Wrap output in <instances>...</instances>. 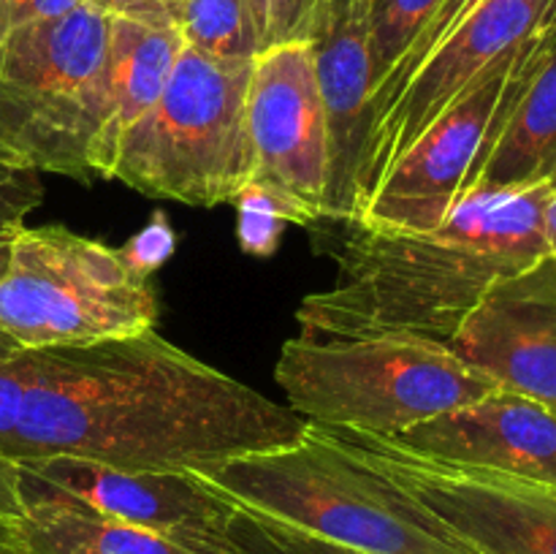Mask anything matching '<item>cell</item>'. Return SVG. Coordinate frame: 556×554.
<instances>
[{
  "mask_svg": "<svg viewBox=\"0 0 556 554\" xmlns=\"http://www.w3.org/2000/svg\"><path fill=\"white\" fill-rule=\"evenodd\" d=\"M22 500H65L210 554H244L231 536L239 505L190 470H125L101 462H16Z\"/></svg>",
  "mask_w": 556,
  "mask_h": 554,
  "instance_id": "cell-8",
  "label": "cell"
},
{
  "mask_svg": "<svg viewBox=\"0 0 556 554\" xmlns=\"http://www.w3.org/2000/svg\"><path fill=\"white\" fill-rule=\"evenodd\" d=\"M0 554H30L16 516H0Z\"/></svg>",
  "mask_w": 556,
  "mask_h": 554,
  "instance_id": "cell-29",
  "label": "cell"
},
{
  "mask_svg": "<svg viewBox=\"0 0 556 554\" xmlns=\"http://www.w3.org/2000/svg\"><path fill=\"white\" fill-rule=\"evenodd\" d=\"M261 52L280 43L309 41L324 0H248Z\"/></svg>",
  "mask_w": 556,
  "mask_h": 554,
  "instance_id": "cell-23",
  "label": "cell"
},
{
  "mask_svg": "<svg viewBox=\"0 0 556 554\" xmlns=\"http://www.w3.org/2000/svg\"><path fill=\"white\" fill-rule=\"evenodd\" d=\"M386 440L438 465L556 487V413L514 391L497 389Z\"/></svg>",
  "mask_w": 556,
  "mask_h": 554,
  "instance_id": "cell-15",
  "label": "cell"
},
{
  "mask_svg": "<svg viewBox=\"0 0 556 554\" xmlns=\"http://www.w3.org/2000/svg\"><path fill=\"white\" fill-rule=\"evenodd\" d=\"M253 63L185 43L155 106L125 130L109 179L179 204H233L253 182L248 85Z\"/></svg>",
  "mask_w": 556,
  "mask_h": 554,
  "instance_id": "cell-6",
  "label": "cell"
},
{
  "mask_svg": "<svg viewBox=\"0 0 556 554\" xmlns=\"http://www.w3.org/2000/svg\"><path fill=\"white\" fill-rule=\"evenodd\" d=\"M112 16L79 3L0 43V163L92 182Z\"/></svg>",
  "mask_w": 556,
  "mask_h": 554,
  "instance_id": "cell-5",
  "label": "cell"
},
{
  "mask_svg": "<svg viewBox=\"0 0 556 554\" xmlns=\"http://www.w3.org/2000/svg\"><path fill=\"white\" fill-rule=\"evenodd\" d=\"M372 52V92L413 47L443 0H364Z\"/></svg>",
  "mask_w": 556,
  "mask_h": 554,
  "instance_id": "cell-20",
  "label": "cell"
},
{
  "mask_svg": "<svg viewBox=\"0 0 556 554\" xmlns=\"http://www.w3.org/2000/svg\"><path fill=\"white\" fill-rule=\"evenodd\" d=\"M556 0H483L407 79L389 112L372 125L364 158L362 204L391 163L405 155L434 119L508 49L541 27ZM358 204V210H362Z\"/></svg>",
  "mask_w": 556,
  "mask_h": 554,
  "instance_id": "cell-12",
  "label": "cell"
},
{
  "mask_svg": "<svg viewBox=\"0 0 556 554\" xmlns=\"http://www.w3.org/2000/svg\"><path fill=\"white\" fill-rule=\"evenodd\" d=\"M231 536L237 538L244 554H364L337 546V543L320 541V538L299 532L293 527L269 519V516L244 508H239L237 516H233Z\"/></svg>",
  "mask_w": 556,
  "mask_h": 554,
  "instance_id": "cell-22",
  "label": "cell"
},
{
  "mask_svg": "<svg viewBox=\"0 0 556 554\" xmlns=\"http://www.w3.org/2000/svg\"><path fill=\"white\" fill-rule=\"evenodd\" d=\"M43 201L41 174L0 163V231L22 226L27 212Z\"/></svg>",
  "mask_w": 556,
  "mask_h": 554,
  "instance_id": "cell-24",
  "label": "cell"
},
{
  "mask_svg": "<svg viewBox=\"0 0 556 554\" xmlns=\"http://www.w3.org/2000/svg\"><path fill=\"white\" fill-rule=\"evenodd\" d=\"M239 508L364 554H476L351 440L309 421L293 443L193 470Z\"/></svg>",
  "mask_w": 556,
  "mask_h": 554,
  "instance_id": "cell-3",
  "label": "cell"
},
{
  "mask_svg": "<svg viewBox=\"0 0 556 554\" xmlns=\"http://www.w3.org/2000/svg\"><path fill=\"white\" fill-rule=\"evenodd\" d=\"M521 43L500 54L432 128L391 163L351 223L372 231L424 234L456 210Z\"/></svg>",
  "mask_w": 556,
  "mask_h": 554,
  "instance_id": "cell-10",
  "label": "cell"
},
{
  "mask_svg": "<svg viewBox=\"0 0 556 554\" xmlns=\"http://www.w3.org/2000/svg\"><path fill=\"white\" fill-rule=\"evenodd\" d=\"M239 210V244L250 255H271L280 242L282 223H309L299 206L282 199L261 182L244 185L242 193L233 199Z\"/></svg>",
  "mask_w": 556,
  "mask_h": 554,
  "instance_id": "cell-21",
  "label": "cell"
},
{
  "mask_svg": "<svg viewBox=\"0 0 556 554\" xmlns=\"http://www.w3.org/2000/svg\"><path fill=\"white\" fill-rule=\"evenodd\" d=\"M157 313L150 277L123 250L65 226L0 231V331L22 348L141 335Z\"/></svg>",
  "mask_w": 556,
  "mask_h": 554,
  "instance_id": "cell-7",
  "label": "cell"
},
{
  "mask_svg": "<svg viewBox=\"0 0 556 554\" xmlns=\"http://www.w3.org/2000/svg\"><path fill=\"white\" fill-rule=\"evenodd\" d=\"M445 345L497 389L556 413V255L489 288Z\"/></svg>",
  "mask_w": 556,
  "mask_h": 554,
  "instance_id": "cell-13",
  "label": "cell"
},
{
  "mask_svg": "<svg viewBox=\"0 0 556 554\" xmlns=\"http://www.w3.org/2000/svg\"><path fill=\"white\" fill-rule=\"evenodd\" d=\"M556 182L478 193L424 234H353L337 280L307 293L296 320L307 340L416 335L448 342L492 286L548 255L546 212Z\"/></svg>",
  "mask_w": 556,
  "mask_h": 554,
  "instance_id": "cell-2",
  "label": "cell"
},
{
  "mask_svg": "<svg viewBox=\"0 0 556 554\" xmlns=\"http://www.w3.org/2000/svg\"><path fill=\"white\" fill-rule=\"evenodd\" d=\"M253 179L307 215L324 217L329 190V136L309 41L255 54L248 85Z\"/></svg>",
  "mask_w": 556,
  "mask_h": 554,
  "instance_id": "cell-11",
  "label": "cell"
},
{
  "mask_svg": "<svg viewBox=\"0 0 556 554\" xmlns=\"http://www.w3.org/2000/svg\"><path fill=\"white\" fill-rule=\"evenodd\" d=\"M20 525L30 554H210L65 500H22Z\"/></svg>",
  "mask_w": 556,
  "mask_h": 554,
  "instance_id": "cell-18",
  "label": "cell"
},
{
  "mask_svg": "<svg viewBox=\"0 0 556 554\" xmlns=\"http://www.w3.org/2000/svg\"><path fill=\"white\" fill-rule=\"evenodd\" d=\"M177 30L190 49L226 63H253L261 52L248 0H182Z\"/></svg>",
  "mask_w": 556,
  "mask_h": 554,
  "instance_id": "cell-19",
  "label": "cell"
},
{
  "mask_svg": "<svg viewBox=\"0 0 556 554\" xmlns=\"http://www.w3.org/2000/svg\"><path fill=\"white\" fill-rule=\"evenodd\" d=\"M20 351H22L20 342L11 340L5 331H0V358H9V356H14V353H20Z\"/></svg>",
  "mask_w": 556,
  "mask_h": 554,
  "instance_id": "cell-31",
  "label": "cell"
},
{
  "mask_svg": "<svg viewBox=\"0 0 556 554\" xmlns=\"http://www.w3.org/2000/svg\"><path fill=\"white\" fill-rule=\"evenodd\" d=\"M174 244L177 242H174V231L172 226H168L166 215H163V212H155L150 226L141 228V231L119 250H123L125 261H128L136 272L150 277L157 266H163L172 259Z\"/></svg>",
  "mask_w": 556,
  "mask_h": 554,
  "instance_id": "cell-25",
  "label": "cell"
},
{
  "mask_svg": "<svg viewBox=\"0 0 556 554\" xmlns=\"http://www.w3.org/2000/svg\"><path fill=\"white\" fill-rule=\"evenodd\" d=\"M309 43L329 136L324 217L351 223L362 204L364 158L372 130V52L364 0H324Z\"/></svg>",
  "mask_w": 556,
  "mask_h": 554,
  "instance_id": "cell-14",
  "label": "cell"
},
{
  "mask_svg": "<svg viewBox=\"0 0 556 554\" xmlns=\"http://www.w3.org/2000/svg\"><path fill=\"white\" fill-rule=\"evenodd\" d=\"M0 516H22V498H20V473L16 462L0 456Z\"/></svg>",
  "mask_w": 556,
  "mask_h": 554,
  "instance_id": "cell-28",
  "label": "cell"
},
{
  "mask_svg": "<svg viewBox=\"0 0 556 554\" xmlns=\"http://www.w3.org/2000/svg\"><path fill=\"white\" fill-rule=\"evenodd\" d=\"M275 380L286 405L307 421L375 438H394L497 391L445 342L416 335L293 337L282 345Z\"/></svg>",
  "mask_w": 556,
  "mask_h": 554,
  "instance_id": "cell-4",
  "label": "cell"
},
{
  "mask_svg": "<svg viewBox=\"0 0 556 554\" xmlns=\"http://www.w3.org/2000/svg\"><path fill=\"white\" fill-rule=\"evenodd\" d=\"M79 3L85 0H0V43L22 27L68 14Z\"/></svg>",
  "mask_w": 556,
  "mask_h": 554,
  "instance_id": "cell-27",
  "label": "cell"
},
{
  "mask_svg": "<svg viewBox=\"0 0 556 554\" xmlns=\"http://www.w3.org/2000/svg\"><path fill=\"white\" fill-rule=\"evenodd\" d=\"M307 418L155 329L0 358V456L193 470L288 445Z\"/></svg>",
  "mask_w": 556,
  "mask_h": 554,
  "instance_id": "cell-1",
  "label": "cell"
},
{
  "mask_svg": "<svg viewBox=\"0 0 556 554\" xmlns=\"http://www.w3.org/2000/svg\"><path fill=\"white\" fill-rule=\"evenodd\" d=\"M416 494L476 554H556V487L421 459L375 435L334 429Z\"/></svg>",
  "mask_w": 556,
  "mask_h": 554,
  "instance_id": "cell-9",
  "label": "cell"
},
{
  "mask_svg": "<svg viewBox=\"0 0 556 554\" xmlns=\"http://www.w3.org/2000/svg\"><path fill=\"white\" fill-rule=\"evenodd\" d=\"M182 47L185 41L177 27H155L112 16L106 117L90 161L96 179H109L125 130L155 106Z\"/></svg>",
  "mask_w": 556,
  "mask_h": 554,
  "instance_id": "cell-17",
  "label": "cell"
},
{
  "mask_svg": "<svg viewBox=\"0 0 556 554\" xmlns=\"http://www.w3.org/2000/svg\"><path fill=\"white\" fill-rule=\"evenodd\" d=\"M106 16L144 22L155 27H177L182 0H85Z\"/></svg>",
  "mask_w": 556,
  "mask_h": 554,
  "instance_id": "cell-26",
  "label": "cell"
},
{
  "mask_svg": "<svg viewBox=\"0 0 556 554\" xmlns=\"http://www.w3.org/2000/svg\"><path fill=\"white\" fill-rule=\"evenodd\" d=\"M543 182H556V3L521 41L459 204Z\"/></svg>",
  "mask_w": 556,
  "mask_h": 554,
  "instance_id": "cell-16",
  "label": "cell"
},
{
  "mask_svg": "<svg viewBox=\"0 0 556 554\" xmlns=\"http://www.w3.org/2000/svg\"><path fill=\"white\" fill-rule=\"evenodd\" d=\"M546 239H548V250H552V255H556V196L552 199V204H548V212H546Z\"/></svg>",
  "mask_w": 556,
  "mask_h": 554,
  "instance_id": "cell-30",
  "label": "cell"
}]
</instances>
